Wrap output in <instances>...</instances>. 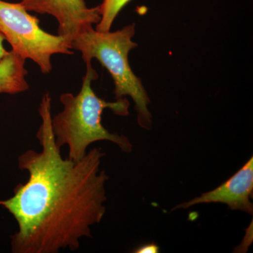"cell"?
<instances>
[{"label": "cell", "mask_w": 253, "mask_h": 253, "mask_svg": "<svg viewBox=\"0 0 253 253\" xmlns=\"http://www.w3.org/2000/svg\"><path fill=\"white\" fill-rule=\"evenodd\" d=\"M39 113L36 136L41 151L28 149L18 157V167L28 173V180L16 186L12 197L0 201L18 224L11 251H76L83 238L91 237V227L106 213L109 176L100 168L105 154L94 148L78 162L64 159L55 142L49 93L42 98Z\"/></svg>", "instance_id": "6da1fadb"}, {"label": "cell", "mask_w": 253, "mask_h": 253, "mask_svg": "<svg viewBox=\"0 0 253 253\" xmlns=\"http://www.w3.org/2000/svg\"><path fill=\"white\" fill-rule=\"evenodd\" d=\"M80 92L73 95L63 93L60 96L62 111L51 117L55 142L61 149L68 148V159L78 162L86 154L93 143L109 141L117 145L123 152L132 151V144L126 136L110 132L101 123L103 112L110 109L118 116L129 115V100L124 97L113 102L105 101L95 94L91 83L96 81L98 73L87 65Z\"/></svg>", "instance_id": "7a4b0ae2"}, {"label": "cell", "mask_w": 253, "mask_h": 253, "mask_svg": "<svg viewBox=\"0 0 253 253\" xmlns=\"http://www.w3.org/2000/svg\"><path fill=\"white\" fill-rule=\"evenodd\" d=\"M134 34V23L115 32H99L92 27L75 37L71 48L81 51L86 66L96 59L107 69L114 82L116 99L130 96L135 104L138 123L150 130L152 127V115L149 109L151 100L128 59L129 51L138 46L132 41Z\"/></svg>", "instance_id": "3957f363"}, {"label": "cell", "mask_w": 253, "mask_h": 253, "mask_svg": "<svg viewBox=\"0 0 253 253\" xmlns=\"http://www.w3.org/2000/svg\"><path fill=\"white\" fill-rule=\"evenodd\" d=\"M0 33L14 53L34 61L44 74L52 70L53 55L73 54L64 37L43 31L38 18L30 14L20 2L0 0Z\"/></svg>", "instance_id": "277c9868"}, {"label": "cell", "mask_w": 253, "mask_h": 253, "mask_svg": "<svg viewBox=\"0 0 253 253\" xmlns=\"http://www.w3.org/2000/svg\"><path fill=\"white\" fill-rule=\"evenodd\" d=\"M20 3L28 11L54 16L59 23L58 34L70 46L75 37L101 20L99 5L89 8L84 0H21Z\"/></svg>", "instance_id": "5b68a950"}, {"label": "cell", "mask_w": 253, "mask_h": 253, "mask_svg": "<svg viewBox=\"0 0 253 253\" xmlns=\"http://www.w3.org/2000/svg\"><path fill=\"white\" fill-rule=\"evenodd\" d=\"M253 157L250 158L226 181L214 189L204 193L201 196L182 204L176 205L171 210L188 209L199 204H226L231 211H239L252 215L253 204Z\"/></svg>", "instance_id": "8992f818"}, {"label": "cell", "mask_w": 253, "mask_h": 253, "mask_svg": "<svg viewBox=\"0 0 253 253\" xmlns=\"http://www.w3.org/2000/svg\"><path fill=\"white\" fill-rule=\"evenodd\" d=\"M26 59L11 50L0 61V93L14 94L28 89Z\"/></svg>", "instance_id": "52a82bcc"}, {"label": "cell", "mask_w": 253, "mask_h": 253, "mask_svg": "<svg viewBox=\"0 0 253 253\" xmlns=\"http://www.w3.org/2000/svg\"><path fill=\"white\" fill-rule=\"evenodd\" d=\"M131 0H103L99 5L101 20L96 24V31L108 32L121 10Z\"/></svg>", "instance_id": "ba28073f"}, {"label": "cell", "mask_w": 253, "mask_h": 253, "mask_svg": "<svg viewBox=\"0 0 253 253\" xmlns=\"http://www.w3.org/2000/svg\"><path fill=\"white\" fill-rule=\"evenodd\" d=\"M160 252V247L155 243L142 245L134 250L135 253H158Z\"/></svg>", "instance_id": "9c48e42d"}, {"label": "cell", "mask_w": 253, "mask_h": 253, "mask_svg": "<svg viewBox=\"0 0 253 253\" xmlns=\"http://www.w3.org/2000/svg\"><path fill=\"white\" fill-rule=\"evenodd\" d=\"M4 41V36L0 33V61L9 52V51H6V50L4 49V44H3Z\"/></svg>", "instance_id": "30bf717a"}]
</instances>
